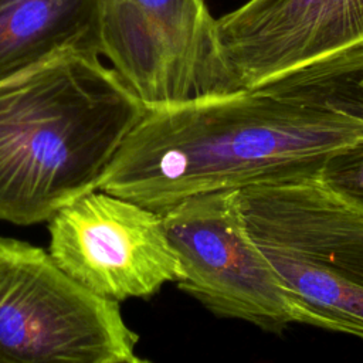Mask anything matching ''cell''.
Wrapping results in <instances>:
<instances>
[{"label":"cell","instance_id":"obj_1","mask_svg":"<svg viewBox=\"0 0 363 363\" xmlns=\"http://www.w3.org/2000/svg\"><path fill=\"white\" fill-rule=\"evenodd\" d=\"M363 122L259 89L146 108L98 190L155 211L217 190L319 179Z\"/></svg>","mask_w":363,"mask_h":363},{"label":"cell","instance_id":"obj_2","mask_svg":"<svg viewBox=\"0 0 363 363\" xmlns=\"http://www.w3.org/2000/svg\"><path fill=\"white\" fill-rule=\"evenodd\" d=\"M99 57L67 51L0 81V221H48L96 190L146 112Z\"/></svg>","mask_w":363,"mask_h":363},{"label":"cell","instance_id":"obj_3","mask_svg":"<svg viewBox=\"0 0 363 363\" xmlns=\"http://www.w3.org/2000/svg\"><path fill=\"white\" fill-rule=\"evenodd\" d=\"M238 199L294 322L363 340V210L319 179L252 184Z\"/></svg>","mask_w":363,"mask_h":363},{"label":"cell","instance_id":"obj_4","mask_svg":"<svg viewBox=\"0 0 363 363\" xmlns=\"http://www.w3.org/2000/svg\"><path fill=\"white\" fill-rule=\"evenodd\" d=\"M119 302L69 277L50 251L0 237V363H143Z\"/></svg>","mask_w":363,"mask_h":363},{"label":"cell","instance_id":"obj_5","mask_svg":"<svg viewBox=\"0 0 363 363\" xmlns=\"http://www.w3.org/2000/svg\"><path fill=\"white\" fill-rule=\"evenodd\" d=\"M101 55L146 108L244 89L220 57L206 0H98Z\"/></svg>","mask_w":363,"mask_h":363},{"label":"cell","instance_id":"obj_6","mask_svg":"<svg viewBox=\"0 0 363 363\" xmlns=\"http://www.w3.org/2000/svg\"><path fill=\"white\" fill-rule=\"evenodd\" d=\"M182 265L179 289L221 318L281 333L294 322L269 264L247 233L237 189L159 211Z\"/></svg>","mask_w":363,"mask_h":363},{"label":"cell","instance_id":"obj_7","mask_svg":"<svg viewBox=\"0 0 363 363\" xmlns=\"http://www.w3.org/2000/svg\"><path fill=\"white\" fill-rule=\"evenodd\" d=\"M54 261L94 294L125 301L150 298L182 278L162 214L92 190L48 220Z\"/></svg>","mask_w":363,"mask_h":363},{"label":"cell","instance_id":"obj_8","mask_svg":"<svg viewBox=\"0 0 363 363\" xmlns=\"http://www.w3.org/2000/svg\"><path fill=\"white\" fill-rule=\"evenodd\" d=\"M221 60L244 89L363 43V0H248L216 18Z\"/></svg>","mask_w":363,"mask_h":363},{"label":"cell","instance_id":"obj_9","mask_svg":"<svg viewBox=\"0 0 363 363\" xmlns=\"http://www.w3.org/2000/svg\"><path fill=\"white\" fill-rule=\"evenodd\" d=\"M98 0H0V81L61 52L101 55Z\"/></svg>","mask_w":363,"mask_h":363},{"label":"cell","instance_id":"obj_10","mask_svg":"<svg viewBox=\"0 0 363 363\" xmlns=\"http://www.w3.org/2000/svg\"><path fill=\"white\" fill-rule=\"evenodd\" d=\"M254 89L333 109L363 122V43Z\"/></svg>","mask_w":363,"mask_h":363},{"label":"cell","instance_id":"obj_11","mask_svg":"<svg viewBox=\"0 0 363 363\" xmlns=\"http://www.w3.org/2000/svg\"><path fill=\"white\" fill-rule=\"evenodd\" d=\"M320 183L363 210V136L335 150L323 163Z\"/></svg>","mask_w":363,"mask_h":363}]
</instances>
